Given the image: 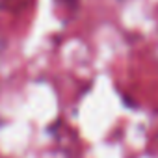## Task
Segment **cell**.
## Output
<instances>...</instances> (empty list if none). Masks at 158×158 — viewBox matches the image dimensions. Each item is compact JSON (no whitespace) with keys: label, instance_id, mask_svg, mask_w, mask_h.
<instances>
[]
</instances>
